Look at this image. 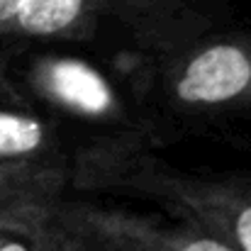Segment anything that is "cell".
Returning <instances> with one entry per match:
<instances>
[{
	"instance_id": "2",
	"label": "cell",
	"mask_w": 251,
	"mask_h": 251,
	"mask_svg": "<svg viewBox=\"0 0 251 251\" xmlns=\"http://www.w3.org/2000/svg\"><path fill=\"white\" fill-rule=\"evenodd\" d=\"M54 229L64 251H237L225 239L178 220V225L127 212L122 207L74 202L59 205Z\"/></svg>"
},
{
	"instance_id": "7",
	"label": "cell",
	"mask_w": 251,
	"mask_h": 251,
	"mask_svg": "<svg viewBox=\"0 0 251 251\" xmlns=\"http://www.w3.org/2000/svg\"><path fill=\"white\" fill-rule=\"evenodd\" d=\"M0 251H27V249H25L22 244H5Z\"/></svg>"
},
{
	"instance_id": "4",
	"label": "cell",
	"mask_w": 251,
	"mask_h": 251,
	"mask_svg": "<svg viewBox=\"0 0 251 251\" xmlns=\"http://www.w3.org/2000/svg\"><path fill=\"white\" fill-rule=\"evenodd\" d=\"M251 93V47L215 42L195 51L176 74L173 95L188 107H220Z\"/></svg>"
},
{
	"instance_id": "5",
	"label": "cell",
	"mask_w": 251,
	"mask_h": 251,
	"mask_svg": "<svg viewBox=\"0 0 251 251\" xmlns=\"http://www.w3.org/2000/svg\"><path fill=\"white\" fill-rule=\"evenodd\" d=\"M44 88L66 107L83 115H110L115 110V95L107 81L81 61H54L44 71Z\"/></svg>"
},
{
	"instance_id": "3",
	"label": "cell",
	"mask_w": 251,
	"mask_h": 251,
	"mask_svg": "<svg viewBox=\"0 0 251 251\" xmlns=\"http://www.w3.org/2000/svg\"><path fill=\"white\" fill-rule=\"evenodd\" d=\"M176 0H0V27L29 37H76L102 17L139 22L171 10Z\"/></svg>"
},
{
	"instance_id": "6",
	"label": "cell",
	"mask_w": 251,
	"mask_h": 251,
	"mask_svg": "<svg viewBox=\"0 0 251 251\" xmlns=\"http://www.w3.org/2000/svg\"><path fill=\"white\" fill-rule=\"evenodd\" d=\"M47 142V127L25 115L2 112L0 110V156L20 159L39 151Z\"/></svg>"
},
{
	"instance_id": "1",
	"label": "cell",
	"mask_w": 251,
	"mask_h": 251,
	"mask_svg": "<svg viewBox=\"0 0 251 251\" xmlns=\"http://www.w3.org/2000/svg\"><path fill=\"white\" fill-rule=\"evenodd\" d=\"M122 183L156 198L176 220L190 222L237 251H251V185L237 180L173 173L166 166L137 159L117 168Z\"/></svg>"
}]
</instances>
